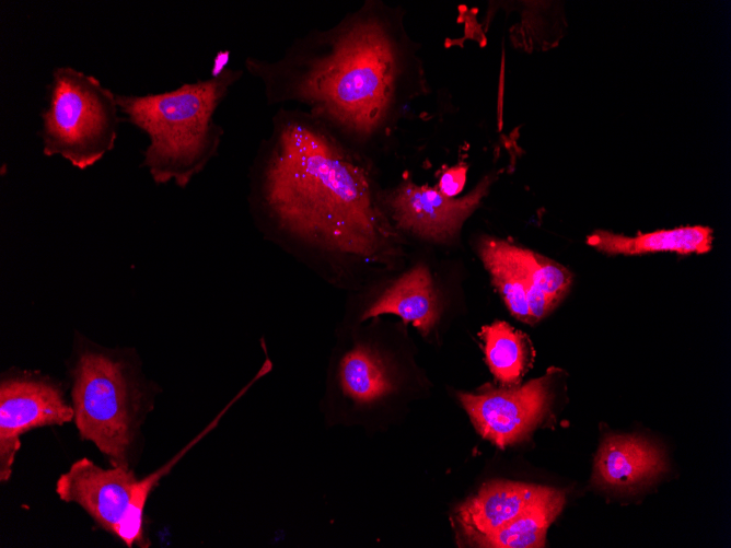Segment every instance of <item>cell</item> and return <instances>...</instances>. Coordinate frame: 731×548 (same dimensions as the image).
<instances>
[{
	"label": "cell",
	"mask_w": 731,
	"mask_h": 548,
	"mask_svg": "<svg viewBox=\"0 0 731 548\" xmlns=\"http://www.w3.org/2000/svg\"><path fill=\"white\" fill-rule=\"evenodd\" d=\"M74 417L53 383L34 377H13L0 386V479L9 480L20 435L33 428L63 424Z\"/></svg>",
	"instance_id": "cell-9"
},
{
	"label": "cell",
	"mask_w": 731,
	"mask_h": 548,
	"mask_svg": "<svg viewBox=\"0 0 731 548\" xmlns=\"http://www.w3.org/2000/svg\"><path fill=\"white\" fill-rule=\"evenodd\" d=\"M712 240L711 229L693 225L659 230L634 237L599 230L587 237V244L608 255H638L657 252L704 254L710 250Z\"/></svg>",
	"instance_id": "cell-14"
},
{
	"label": "cell",
	"mask_w": 731,
	"mask_h": 548,
	"mask_svg": "<svg viewBox=\"0 0 731 548\" xmlns=\"http://www.w3.org/2000/svg\"><path fill=\"white\" fill-rule=\"evenodd\" d=\"M178 462L173 457L155 473L138 480L123 467L104 469L83 457L62 474L56 492L66 502H76L105 529L118 536L128 547L142 540V513L149 493L161 477Z\"/></svg>",
	"instance_id": "cell-6"
},
{
	"label": "cell",
	"mask_w": 731,
	"mask_h": 548,
	"mask_svg": "<svg viewBox=\"0 0 731 548\" xmlns=\"http://www.w3.org/2000/svg\"><path fill=\"white\" fill-rule=\"evenodd\" d=\"M510 250L522 271L525 288H538L559 302L571 284L572 276L568 269L513 244H510Z\"/></svg>",
	"instance_id": "cell-18"
},
{
	"label": "cell",
	"mask_w": 731,
	"mask_h": 548,
	"mask_svg": "<svg viewBox=\"0 0 731 548\" xmlns=\"http://www.w3.org/2000/svg\"><path fill=\"white\" fill-rule=\"evenodd\" d=\"M76 425L114 466L129 469L132 409L137 387L128 366L103 352L83 351L72 371Z\"/></svg>",
	"instance_id": "cell-5"
},
{
	"label": "cell",
	"mask_w": 731,
	"mask_h": 548,
	"mask_svg": "<svg viewBox=\"0 0 731 548\" xmlns=\"http://www.w3.org/2000/svg\"><path fill=\"white\" fill-rule=\"evenodd\" d=\"M664 470V456L652 443L633 435H608L595 457L594 481L604 488L629 489Z\"/></svg>",
	"instance_id": "cell-12"
},
{
	"label": "cell",
	"mask_w": 731,
	"mask_h": 548,
	"mask_svg": "<svg viewBox=\"0 0 731 548\" xmlns=\"http://www.w3.org/2000/svg\"><path fill=\"white\" fill-rule=\"evenodd\" d=\"M541 488L508 480L485 483L457 509L464 534L473 539L500 529L525 509Z\"/></svg>",
	"instance_id": "cell-13"
},
{
	"label": "cell",
	"mask_w": 731,
	"mask_h": 548,
	"mask_svg": "<svg viewBox=\"0 0 731 548\" xmlns=\"http://www.w3.org/2000/svg\"><path fill=\"white\" fill-rule=\"evenodd\" d=\"M550 377L543 376L508 389L459 393L477 432L500 448L525 440L545 416Z\"/></svg>",
	"instance_id": "cell-8"
},
{
	"label": "cell",
	"mask_w": 731,
	"mask_h": 548,
	"mask_svg": "<svg viewBox=\"0 0 731 548\" xmlns=\"http://www.w3.org/2000/svg\"><path fill=\"white\" fill-rule=\"evenodd\" d=\"M247 201L266 241L332 283L360 287L404 264L406 240L385 211L372 161L301 108L274 114Z\"/></svg>",
	"instance_id": "cell-1"
},
{
	"label": "cell",
	"mask_w": 731,
	"mask_h": 548,
	"mask_svg": "<svg viewBox=\"0 0 731 548\" xmlns=\"http://www.w3.org/2000/svg\"><path fill=\"white\" fill-rule=\"evenodd\" d=\"M40 115L43 153L85 170L113 150L119 126L117 95L94 75L57 67Z\"/></svg>",
	"instance_id": "cell-4"
},
{
	"label": "cell",
	"mask_w": 731,
	"mask_h": 548,
	"mask_svg": "<svg viewBox=\"0 0 731 548\" xmlns=\"http://www.w3.org/2000/svg\"><path fill=\"white\" fill-rule=\"evenodd\" d=\"M478 252L510 312L520 320L532 323L525 280L511 254L510 243L486 237L480 241Z\"/></svg>",
	"instance_id": "cell-16"
},
{
	"label": "cell",
	"mask_w": 731,
	"mask_h": 548,
	"mask_svg": "<svg viewBox=\"0 0 731 548\" xmlns=\"http://www.w3.org/2000/svg\"><path fill=\"white\" fill-rule=\"evenodd\" d=\"M396 372L391 354L379 342L356 335L334 362L332 389L356 409H373L398 393Z\"/></svg>",
	"instance_id": "cell-10"
},
{
	"label": "cell",
	"mask_w": 731,
	"mask_h": 548,
	"mask_svg": "<svg viewBox=\"0 0 731 548\" xmlns=\"http://www.w3.org/2000/svg\"><path fill=\"white\" fill-rule=\"evenodd\" d=\"M565 492L543 487L513 520L500 529L473 539L474 545L494 548L544 547L546 532L564 508Z\"/></svg>",
	"instance_id": "cell-15"
},
{
	"label": "cell",
	"mask_w": 731,
	"mask_h": 548,
	"mask_svg": "<svg viewBox=\"0 0 731 548\" xmlns=\"http://www.w3.org/2000/svg\"><path fill=\"white\" fill-rule=\"evenodd\" d=\"M372 296L358 311L357 322L362 323L381 315L392 314L405 323H411L427 336L439 318V305L428 268L418 264L382 282Z\"/></svg>",
	"instance_id": "cell-11"
},
{
	"label": "cell",
	"mask_w": 731,
	"mask_h": 548,
	"mask_svg": "<svg viewBox=\"0 0 731 548\" xmlns=\"http://www.w3.org/2000/svg\"><path fill=\"white\" fill-rule=\"evenodd\" d=\"M245 69L268 105L297 104L368 158L413 94L415 58L401 10L367 1L334 27L294 38L276 60L247 57Z\"/></svg>",
	"instance_id": "cell-2"
},
{
	"label": "cell",
	"mask_w": 731,
	"mask_h": 548,
	"mask_svg": "<svg viewBox=\"0 0 731 548\" xmlns=\"http://www.w3.org/2000/svg\"><path fill=\"white\" fill-rule=\"evenodd\" d=\"M465 174V167L450 168L443 173L437 188L444 195L454 197L463 189Z\"/></svg>",
	"instance_id": "cell-19"
},
{
	"label": "cell",
	"mask_w": 731,
	"mask_h": 548,
	"mask_svg": "<svg viewBox=\"0 0 731 548\" xmlns=\"http://www.w3.org/2000/svg\"><path fill=\"white\" fill-rule=\"evenodd\" d=\"M489 370L502 384L519 382L525 366L523 335L506 322L484 326L480 333Z\"/></svg>",
	"instance_id": "cell-17"
},
{
	"label": "cell",
	"mask_w": 731,
	"mask_h": 548,
	"mask_svg": "<svg viewBox=\"0 0 731 548\" xmlns=\"http://www.w3.org/2000/svg\"><path fill=\"white\" fill-rule=\"evenodd\" d=\"M242 75V70L223 68L172 91L117 95L119 112L150 139L143 165L155 183L185 188L218 154L224 130L213 115Z\"/></svg>",
	"instance_id": "cell-3"
},
{
	"label": "cell",
	"mask_w": 731,
	"mask_h": 548,
	"mask_svg": "<svg viewBox=\"0 0 731 548\" xmlns=\"http://www.w3.org/2000/svg\"><path fill=\"white\" fill-rule=\"evenodd\" d=\"M485 177L467 195L449 197L437 187L417 185L406 178L395 187L383 190L385 211L399 234L436 243L451 242L464 221L477 209L490 187Z\"/></svg>",
	"instance_id": "cell-7"
}]
</instances>
